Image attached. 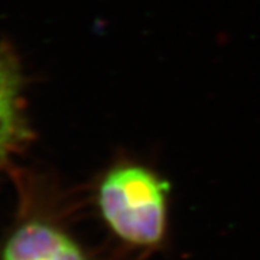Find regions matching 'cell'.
Masks as SVG:
<instances>
[{"label":"cell","mask_w":260,"mask_h":260,"mask_svg":"<svg viewBox=\"0 0 260 260\" xmlns=\"http://www.w3.org/2000/svg\"><path fill=\"white\" fill-rule=\"evenodd\" d=\"M169 184L149 168L121 164L112 168L99 186V207L106 223L124 242L152 246L167 223Z\"/></svg>","instance_id":"cell-1"},{"label":"cell","mask_w":260,"mask_h":260,"mask_svg":"<svg viewBox=\"0 0 260 260\" xmlns=\"http://www.w3.org/2000/svg\"><path fill=\"white\" fill-rule=\"evenodd\" d=\"M0 260H87L77 243L44 221H28L5 242Z\"/></svg>","instance_id":"cell-2"},{"label":"cell","mask_w":260,"mask_h":260,"mask_svg":"<svg viewBox=\"0 0 260 260\" xmlns=\"http://www.w3.org/2000/svg\"><path fill=\"white\" fill-rule=\"evenodd\" d=\"M20 81L15 61L0 49V167L28 136Z\"/></svg>","instance_id":"cell-3"}]
</instances>
